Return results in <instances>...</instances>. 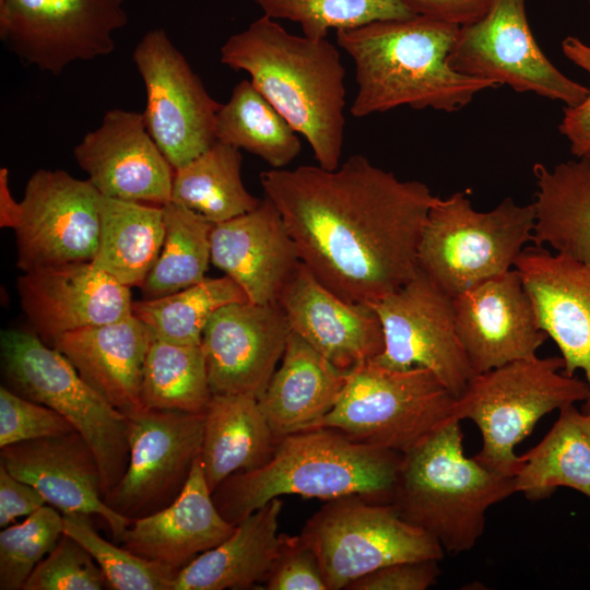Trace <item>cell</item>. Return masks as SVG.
Segmentation results:
<instances>
[{"mask_svg":"<svg viewBox=\"0 0 590 590\" xmlns=\"http://www.w3.org/2000/svg\"><path fill=\"white\" fill-rule=\"evenodd\" d=\"M153 335L133 312L120 320L63 333L52 341L82 379L126 416L144 408L141 384Z\"/></svg>","mask_w":590,"mask_h":590,"instance_id":"obj_26","label":"cell"},{"mask_svg":"<svg viewBox=\"0 0 590 590\" xmlns=\"http://www.w3.org/2000/svg\"><path fill=\"white\" fill-rule=\"evenodd\" d=\"M162 206L164 240L156 261L140 286L142 299L167 296L203 281L211 262L214 224L175 202Z\"/></svg>","mask_w":590,"mask_h":590,"instance_id":"obj_35","label":"cell"},{"mask_svg":"<svg viewBox=\"0 0 590 590\" xmlns=\"http://www.w3.org/2000/svg\"><path fill=\"white\" fill-rule=\"evenodd\" d=\"M448 62L460 73L559 101L566 107L581 103L590 91L562 73L540 48L526 0H494L479 20L460 26Z\"/></svg>","mask_w":590,"mask_h":590,"instance_id":"obj_11","label":"cell"},{"mask_svg":"<svg viewBox=\"0 0 590 590\" xmlns=\"http://www.w3.org/2000/svg\"><path fill=\"white\" fill-rule=\"evenodd\" d=\"M278 439L258 399L248 394H212L204 412L200 457L206 484L213 492L237 472L266 464Z\"/></svg>","mask_w":590,"mask_h":590,"instance_id":"obj_29","label":"cell"},{"mask_svg":"<svg viewBox=\"0 0 590 590\" xmlns=\"http://www.w3.org/2000/svg\"><path fill=\"white\" fill-rule=\"evenodd\" d=\"M588 3H589V11H590V0H588Z\"/></svg>","mask_w":590,"mask_h":590,"instance_id":"obj_48","label":"cell"},{"mask_svg":"<svg viewBox=\"0 0 590 590\" xmlns=\"http://www.w3.org/2000/svg\"><path fill=\"white\" fill-rule=\"evenodd\" d=\"M533 243L590 266V156L533 166Z\"/></svg>","mask_w":590,"mask_h":590,"instance_id":"obj_30","label":"cell"},{"mask_svg":"<svg viewBox=\"0 0 590 590\" xmlns=\"http://www.w3.org/2000/svg\"><path fill=\"white\" fill-rule=\"evenodd\" d=\"M63 534V518L52 506H43L0 532V589L23 590L35 567Z\"/></svg>","mask_w":590,"mask_h":590,"instance_id":"obj_40","label":"cell"},{"mask_svg":"<svg viewBox=\"0 0 590 590\" xmlns=\"http://www.w3.org/2000/svg\"><path fill=\"white\" fill-rule=\"evenodd\" d=\"M369 305L384 331L376 363L398 370L423 367L455 397L464 391L475 373L459 340L449 295L418 270L399 290Z\"/></svg>","mask_w":590,"mask_h":590,"instance_id":"obj_15","label":"cell"},{"mask_svg":"<svg viewBox=\"0 0 590 590\" xmlns=\"http://www.w3.org/2000/svg\"><path fill=\"white\" fill-rule=\"evenodd\" d=\"M75 430L58 412L0 387V448Z\"/></svg>","mask_w":590,"mask_h":590,"instance_id":"obj_42","label":"cell"},{"mask_svg":"<svg viewBox=\"0 0 590 590\" xmlns=\"http://www.w3.org/2000/svg\"><path fill=\"white\" fill-rule=\"evenodd\" d=\"M560 356L538 355L476 374L455 398L448 421H472L482 436L474 458L486 468L512 476L521 467L517 446L546 414L583 402L585 380L563 373Z\"/></svg>","mask_w":590,"mask_h":590,"instance_id":"obj_6","label":"cell"},{"mask_svg":"<svg viewBox=\"0 0 590 590\" xmlns=\"http://www.w3.org/2000/svg\"><path fill=\"white\" fill-rule=\"evenodd\" d=\"M244 290L229 276L203 281L167 296L133 303L132 312L150 329L153 339L176 344H201L213 314L221 307L248 302Z\"/></svg>","mask_w":590,"mask_h":590,"instance_id":"obj_36","label":"cell"},{"mask_svg":"<svg viewBox=\"0 0 590 590\" xmlns=\"http://www.w3.org/2000/svg\"><path fill=\"white\" fill-rule=\"evenodd\" d=\"M589 546H590V542H589Z\"/></svg>","mask_w":590,"mask_h":590,"instance_id":"obj_49","label":"cell"},{"mask_svg":"<svg viewBox=\"0 0 590 590\" xmlns=\"http://www.w3.org/2000/svg\"><path fill=\"white\" fill-rule=\"evenodd\" d=\"M241 163L239 149L215 140L197 157L175 169L170 201L212 224L252 211L261 200L246 189Z\"/></svg>","mask_w":590,"mask_h":590,"instance_id":"obj_33","label":"cell"},{"mask_svg":"<svg viewBox=\"0 0 590 590\" xmlns=\"http://www.w3.org/2000/svg\"><path fill=\"white\" fill-rule=\"evenodd\" d=\"M132 58L145 88L148 131L177 169L215 141L221 107L164 30H151Z\"/></svg>","mask_w":590,"mask_h":590,"instance_id":"obj_13","label":"cell"},{"mask_svg":"<svg viewBox=\"0 0 590 590\" xmlns=\"http://www.w3.org/2000/svg\"><path fill=\"white\" fill-rule=\"evenodd\" d=\"M516 493L529 500L551 497L559 487L590 498V413L568 404L542 440L521 455Z\"/></svg>","mask_w":590,"mask_h":590,"instance_id":"obj_32","label":"cell"},{"mask_svg":"<svg viewBox=\"0 0 590 590\" xmlns=\"http://www.w3.org/2000/svg\"><path fill=\"white\" fill-rule=\"evenodd\" d=\"M21 308L44 341L132 314L130 287L91 261L36 268L17 279Z\"/></svg>","mask_w":590,"mask_h":590,"instance_id":"obj_20","label":"cell"},{"mask_svg":"<svg viewBox=\"0 0 590 590\" xmlns=\"http://www.w3.org/2000/svg\"><path fill=\"white\" fill-rule=\"evenodd\" d=\"M211 262L257 304L278 302L300 262L283 219L267 197L250 212L214 224Z\"/></svg>","mask_w":590,"mask_h":590,"instance_id":"obj_24","label":"cell"},{"mask_svg":"<svg viewBox=\"0 0 590 590\" xmlns=\"http://www.w3.org/2000/svg\"><path fill=\"white\" fill-rule=\"evenodd\" d=\"M282 507L278 497L244 518L225 541L177 574L173 590H244L263 583L279 553Z\"/></svg>","mask_w":590,"mask_h":590,"instance_id":"obj_28","label":"cell"},{"mask_svg":"<svg viewBox=\"0 0 590 590\" xmlns=\"http://www.w3.org/2000/svg\"><path fill=\"white\" fill-rule=\"evenodd\" d=\"M235 527L213 502L199 453L177 498L152 515L132 520L120 541L134 554L179 573L225 541Z\"/></svg>","mask_w":590,"mask_h":590,"instance_id":"obj_25","label":"cell"},{"mask_svg":"<svg viewBox=\"0 0 590 590\" xmlns=\"http://www.w3.org/2000/svg\"><path fill=\"white\" fill-rule=\"evenodd\" d=\"M346 376L291 331L281 365L258 399L276 439L317 428L335 405Z\"/></svg>","mask_w":590,"mask_h":590,"instance_id":"obj_27","label":"cell"},{"mask_svg":"<svg viewBox=\"0 0 590 590\" xmlns=\"http://www.w3.org/2000/svg\"><path fill=\"white\" fill-rule=\"evenodd\" d=\"M437 559L406 560L376 569L346 587L347 590H426L434 586L440 568Z\"/></svg>","mask_w":590,"mask_h":590,"instance_id":"obj_45","label":"cell"},{"mask_svg":"<svg viewBox=\"0 0 590 590\" xmlns=\"http://www.w3.org/2000/svg\"><path fill=\"white\" fill-rule=\"evenodd\" d=\"M98 206V245L91 262L119 283L140 287L163 245V206L102 194Z\"/></svg>","mask_w":590,"mask_h":590,"instance_id":"obj_31","label":"cell"},{"mask_svg":"<svg viewBox=\"0 0 590 590\" xmlns=\"http://www.w3.org/2000/svg\"><path fill=\"white\" fill-rule=\"evenodd\" d=\"M126 0H0V38L21 61L60 75L115 50Z\"/></svg>","mask_w":590,"mask_h":590,"instance_id":"obj_12","label":"cell"},{"mask_svg":"<svg viewBox=\"0 0 590 590\" xmlns=\"http://www.w3.org/2000/svg\"><path fill=\"white\" fill-rule=\"evenodd\" d=\"M298 133L255 87L238 82L215 119V140L243 149L273 168L288 165L300 152Z\"/></svg>","mask_w":590,"mask_h":590,"instance_id":"obj_34","label":"cell"},{"mask_svg":"<svg viewBox=\"0 0 590 590\" xmlns=\"http://www.w3.org/2000/svg\"><path fill=\"white\" fill-rule=\"evenodd\" d=\"M455 398L426 368L390 369L371 359L347 371L335 405L317 428L404 453L448 421Z\"/></svg>","mask_w":590,"mask_h":590,"instance_id":"obj_9","label":"cell"},{"mask_svg":"<svg viewBox=\"0 0 590 590\" xmlns=\"http://www.w3.org/2000/svg\"><path fill=\"white\" fill-rule=\"evenodd\" d=\"M416 15L452 23H472L486 13L494 0H402Z\"/></svg>","mask_w":590,"mask_h":590,"instance_id":"obj_47","label":"cell"},{"mask_svg":"<svg viewBox=\"0 0 590 590\" xmlns=\"http://www.w3.org/2000/svg\"><path fill=\"white\" fill-rule=\"evenodd\" d=\"M211 398L201 344H176L153 339L142 374L143 405L201 414Z\"/></svg>","mask_w":590,"mask_h":590,"instance_id":"obj_37","label":"cell"},{"mask_svg":"<svg viewBox=\"0 0 590 590\" xmlns=\"http://www.w3.org/2000/svg\"><path fill=\"white\" fill-rule=\"evenodd\" d=\"M0 350L7 387L58 412L86 440L97 459L105 496L128 467V417L94 391L70 361L36 332L2 330Z\"/></svg>","mask_w":590,"mask_h":590,"instance_id":"obj_8","label":"cell"},{"mask_svg":"<svg viewBox=\"0 0 590 590\" xmlns=\"http://www.w3.org/2000/svg\"><path fill=\"white\" fill-rule=\"evenodd\" d=\"M278 303L291 331L344 371L376 358L384 350V331L374 308L341 298L302 261Z\"/></svg>","mask_w":590,"mask_h":590,"instance_id":"obj_23","label":"cell"},{"mask_svg":"<svg viewBox=\"0 0 590 590\" xmlns=\"http://www.w3.org/2000/svg\"><path fill=\"white\" fill-rule=\"evenodd\" d=\"M562 50L568 60L590 75V45L578 37L567 36L562 42ZM558 131L568 141L574 156H590V91L578 105L564 107Z\"/></svg>","mask_w":590,"mask_h":590,"instance_id":"obj_44","label":"cell"},{"mask_svg":"<svg viewBox=\"0 0 590 590\" xmlns=\"http://www.w3.org/2000/svg\"><path fill=\"white\" fill-rule=\"evenodd\" d=\"M515 268L541 329L560 352L563 373H583L589 393L580 409L590 413V266L533 245L523 249Z\"/></svg>","mask_w":590,"mask_h":590,"instance_id":"obj_21","label":"cell"},{"mask_svg":"<svg viewBox=\"0 0 590 590\" xmlns=\"http://www.w3.org/2000/svg\"><path fill=\"white\" fill-rule=\"evenodd\" d=\"M290 333L278 302H238L216 310L201 339L212 394L259 399L283 356Z\"/></svg>","mask_w":590,"mask_h":590,"instance_id":"obj_17","label":"cell"},{"mask_svg":"<svg viewBox=\"0 0 590 590\" xmlns=\"http://www.w3.org/2000/svg\"><path fill=\"white\" fill-rule=\"evenodd\" d=\"M263 583L268 590H328L319 560L300 535L281 534L278 556Z\"/></svg>","mask_w":590,"mask_h":590,"instance_id":"obj_43","label":"cell"},{"mask_svg":"<svg viewBox=\"0 0 590 590\" xmlns=\"http://www.w3.org/2000/svg\"><path fill=\"white\" fill-rule=\"evenodd\" d=\"M47 504L32 485L13 476L0 463V527L5 528L19 517L28 516Z\"/></svg>","mask_w":590,"mask_h":590,"instance_id":"obj_46","label":"cell"},{"mask_svg":"<svg viewBox=\"0 0 590 590\" xmlns=\"http://www.w3.org/2000/svg\"><path fill=\"white\" fill-rule=\"evenodd\" d=\"M300 261L351 303H375L418 272L417 250L430 208L428 186L352 155L338 168H272L259 176Z\"/></svg>","mask_w":590,"mask_h":590,"instance_id":"obj_1","label":"cell"},{"mask_svg":"<svg viewBox=\"0 0 590 590\" xmlns=\"http://www.w3.org/2000/svg\"><path fill=\"white\" fill-rule=\"evenodd\" d=\"M0 463L62 514L101 517L116 540L132 522L106 505L97 459L76 430L2 447Z\"/></svg>","mask_w":590,"mask_h":590,"instance_id":"obj_22","label":"cell"},{"mask_svg":"<svg viewBox=\"0 0 590 590\" xmlns=\"http://www.w3.org/2000/svg\"><path fill=\"white\" fill-rule=\"evenodd\" d=\"M299 535L315 552L328 590L346 589L393 563L440 560L446 554L433 536L401 518L391 504L357 495L328 500Z\"/></svg>","mask_w":590,"mask_h":590,"instance_id":"obj_10","label":"cell"},{"mask_svg":"<svg viewBox=\"0 0 590 590\" xmlns=\"http://www.w3.org/2000/svg\"><path fill=\"white\" fill-rule=\"evenodd\" d=\"M99 192L61 169H37L17 202L12 227L17 267L92 261L99 235Z\"/></svg>","mask_w":590,"mask_h":590,"instance_id":"obj_16","label":"cell"},{"mask_svg":"<svg viewBox=\"0 0 590 590\" xmlns=\"http://www.w3.org/2000/svg\"><path fill=\"white\" fill-rule=\"evenodd\" d=\"M401 457L331 428H312L281 438L266 464L232 474L212 498L233 524L282 495L326 500L357 495L389 503Z\"/></svg>","mask_w":590,"mask_h":590,"instance_id":"obj_4","label":"cell"},{"mask_svg":"<svg viewBox=\"0 0 590 590\" xmlns=\"http://www.w3.org/2000/svg\"><path fill=\"white\" fill-rule=\"evenodd\" d=\"M127 417L128 467L104 500L134 520L169 506L182 491L201 451L204 413L144 406Z\"/></svg>","mask_w":590,"mask_h":590,"instance_id":"obj_14","label":"cell"},{"mask_svg":"<svg viewBox=\"0 0 590 590\" xmlns=\"http://www.w3.org/2000/svg\"><path fill=\"white\" fill-rule=\"evenodd\" d=\"M62 518L63 533L91 554L102 569L108 589L173 590L177 570L108 542L96 532L88 515L70 512L63 514Z\"/></svg>","mask_w":590,"mask_h":590,"instance_id":"obj_39","label":"cell"},{"mask_svg":"<svg viewBox=\"0 0 590 590\" xmlns=\"http://www.w3.org/2000/svg\"><path fill=\"white\" fill-rule=\"evenodd\" d=\"M451 304L475 375L538 355L548 338L516 268L451 297Z\"/></svg>","mask_w":590,"mask_h":590,"instance_id":"obj_18","label":"cell"},{"mask_svg":"<svg viewBox=\"0 0 590 590\" xmlns=\"http://www.w3.org/2000/svg\"><path fill=\"white\" fill-rule=\"evenodd\" d=\"M99 194L142 203L170 202L175 168L148 131L143 115L114 108L73 150Z\"/></svg>","mask_w":590,"mask_h":590,"instance_id":"obj_19","label":"cell"},{"mask_svg":"<svg viewBox=\"0 0 590 590\" xmlns=\"http://www.w3.org/2000/svg\"><path fill=\"white\" fill-rule=\"evenodd\" d=\"M263 14L297 23L303 35L327 38L328 31L347 30L375 21L414 14L402 0H252Z\"/></svg>","mask_w":590,"mask_h":590,"instance_id":"obj_38","label":"cell"},{"mask_svg":"<svg viewBox=\"0 0 590 590\" xmlns=\"http://www.w3.org/2000/svg\"><path fill=\"white\" fill-rule=\"evenodd\" d=\"M460 423L445 422L402 453L389 502L450 555L471 551L487 510L516 493L515 477L465 455Z\"/></svg>","mask_w":590,"mask_h":590,"instance_id":"obj_5","label":"cell"},{"mask_svg":"<svg viewBox=\"0 0 590 590\" xmlns=\"http://www.w3.org/2000/svg\"><path fill=\"white\" fill-rule=\"evenodd\" d=\"M459 25L422 15L338 30L335 38L354 62L357 93L350 113L362 118L399 106L453 113L499 85L451 68Z\"/></svg>","mask_w":590,"mask_h":590,"instance_id":"obj_2","label":"cell"},{"mask_svg":"<svg viewBox=\"0 0 590 590\" xmlns=\"http://www.w3.org/2000/svg\"><path fill=\"white\" fill-rule=\"evenodd\" d=\"M533 204L507 197L494 209L476 211L464 192L437 198L417 250L418 270L453 297L515 268L533 241Z\"/></svg>","mask_w":590,"mask_h":590,"instance_id":"obj_7","label":"cell"},{"mask_svg":"<svg viewBox=\"0 0 590 590\" xmlns=\"http://www.w3.org/2000/svg\"><path fill=\"white\" fill-rule=\"evenodd\" d=\"M221 62L255 87L310 145L318 165L339 167L344 139L345 69L337 47L287 32L262 15L221 47Z\"/></svg>","mask_w":590,"mask_h":590,"instance_id":"obj_3","label":"cell"},{"mask_svg":"<svg viewBox=\"0 0 590 590\" xmlns=\"http://www.w3.org/2000/svg\"><path fill=\"white\" fill-rule=\"evenodd\" d=\"M103 589H108V583L97 563L76 540L64 533L23 587V590Z\"/></svg>","mask_w":590,"mask_h":590,"instance_id":"obj_41","label":"cell"}]
</instances>
